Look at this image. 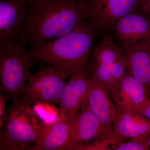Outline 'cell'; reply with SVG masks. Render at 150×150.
Wrapping results in <instances>:
<instances>
[{"mask_svg":"<svg viewBox=\"0 0 150 150\" xmlns=\"http://www.w3.org/2000/svg\"><path fill=\"white\" fill-rule=\"evenodd\" d=\"M84 15L96 30L113 28L118 20L138 11L139 0H79Z\"/></svg>","mask_w":150,"mask_h":150,"instance_id":"cell-6","label":"cell"},{"mask_svg":"<svg viewBox=\"0 0 150 150\" xmlns=\"http://www.w3.org/2000/svg\"><path fill=\"white\" fill-rule=\"evenodd\" d=\"M74 71L57 65L43 67L40 63V70L28 79L21 99L30 105L59 104L67 79Z\"/></svg>","mask_w":150,"mask_h":150,"instance_id":"cell-5","label":"cell"},{"mask_svg":"<svg viewBox=\"0 0 150 150\" xmlns=\"http://www.w3.org/2000/svg\"><path fill=\"white\" fill-rule=\"evenodd\" d=\"M146 137H136L131 141L125 143L122 142L116 145L114 150H148L149 148L146 142Z\"/></svg>","mask_w":150,"mask_h":150,"instance_id":"cell-19","label":"cell"},{"mask_svg":"<svg viewBox=\"0 0 150 150\" xmlns=\"http://www.w3.org/2000/svg\"><path fill=\"white\" fill-rule=\"evenodd\" d=\"M88 67L92 77L104 86L109 95L114 86L110 66L92 62Z\"/></svg>","mask_w":150,"mask_h":150,"instance_id":"cell-17","label":"cell"},{"mask_svg":"<svg viewBox=\"0 0 150 150\" xmlns=\"http://www.w3.org/2000/svg\"><path fill=\"white\" fill-rule=\"evenodd\" d=\"M22 1L26 2V3H28V4L29 3L31 2V1H32L33 0H22Z\"/></svg>","mask_w":150,"mask_h":150,"instance_id":"cell-24","label":"cell"},{"mask_svg":"<svg viewBox=\"0 0 150 150\" xmlns=\"http://www.w3.org/2000/svg\"><path fill=\"white\" fill-rule=\"evenodd\" d=\"M8 99L7 96L5 95H0V129L4 126L6 116V103Z\"/></svg>","mask_w":150,"mask_h":150,"instance_id":"cell-20","label":"cell"},{"mask_svg":"<svg viewBox=\"0 0 150 150\" xmlns=\"http://www.w3.org/2000/svg\"><path fill=\"white\" fill-rule=\"evenodd\" d=\"M149 16V18H150V16Z\"/></svg>","mask_w":150,"mask_h":150,"instance_id":"cell-25","label":"cell"},{"mask_svg":"<svg viewBox=\"0 0 150 150\" xmlns=\"http://www.w3.org/2000/svg\"><path fill=\"white\" fill-rule=\"evenodd\" d=\"M30 105L21 98L12 102L0 129V150H25L37 142L41 122Z\"/></svg>","mask_w":150,"mask_h":150,"instance_id":"cell-4","label":"cell"},{"mask_svg":"<svg viewBox=\"0 0 150 150\" xmlns=\"http://www.w3.org/2000/svg\"><path fill=\"white\" fill-rule=\"evenodd\" d=\"M127 69V64L125 56L118 59L110 65V74L114 86L123 79ZM113 86V87H114Z\"/></svg>","mask_w":150,"mask_h":150,"instance_id":"cell-18","label":"cell"},{"mask_svg":"<svg viewBox=\"0 0 150 150\" xmlns=\"http://www.w3.org/2000/svg\"><path fill=\"white\" fill-rule=\"evenodd\" d=\"M109 96L104 86L92 77L86 104L106 131L111 132L116 115V108Z\"/></svg>","mask_w":150,"mask_h":150,"instance_id":"cell-11","label":"cell"},{"mask_svg":"<svg viewBox=\"0 0 150 150\" xmlns=\"http://www.w3.org/2000/svg\"><path fill=\"white\" fill-rule=\"evenodd\" d=\"M22 0H1L0 1V44L18 40L26 21L28 7Z\"/></svg>","mask_w":150,"mask_h":150,"instance_id":"cell-9","label":"cell"},{"mask_svg":"<svg viewBox=\"0 0 150 150\" xmlns=\"http://www.w3.org/2000/svg\"><path fill=\"white\" fill-rule=\"evenodd\" d=\"M145 138H146V142L148 148H149V150H150V135H148Z\"/></svg>","mask_w":150,"mask_h":150,"instance_id":"cell-23","label":"cell"},{"mask_svg":"<svg viewBox=\"0 0 150 150\" xmlns=\"http://www.w3.org/2000/svg\"><path fill=\"white\" fill-rule=\"evenodd\" d=\"M26 45L21 40L0 44L1 91L11 102L19 99L34 64Z\"/></svg>","mask_w":150,"mask_h":150,"instance_id":"cell-3","label":"cell"},{"mask_svg":"<svg viewBox=\"0 0 150 150\" xmlns=\"http://www.w3.org/2000/svg\"><path fill=\"white\" fill-rule=\"evenodd\" d=\"M138 11L146 15L150 16V0H139Z\"/></svg>","mask_w":150,"mask_h":150,"instance_id":"cell-22","label":"cell"},{"mask_svg":"<svg viewBox=\"0 0 150 150\" xmlns=\"http://www.w3.org/2000/svg\"><path fill=\"white\" fill-rule=\"evenodd\" d=\"M112 134L119 144L127 139L150 135V120L134 112L116 109Z\"/></svg>","mask_w":150,"mask_h":150,"instance_id":"cell-15","label":"cell"},{"mask_svg":"<svg viewBox=\"0 0 150 150\" xmlns=\"http://www.w3.org/2000/svg\"><path fill=\"white\" fill-rule=\"evenodd\" d=\"M96 31L90 22L83 19L69 32L33 45L29 51L33 58L37 61L75 71L88 64Z\"/></svg>","mask_w":150,"mask_h":150,"instance_id":"cell-2","label":"cell"},{"mask_svg":"<svg viewBox=\"0 0 150 150\" xmlns=\"http://www.w3.org/2000/svg\"><path fill=\"white\" fill-rule=\"evenodd\" d=\"M111 132L106 131L85 103L71 120L67 150L99 139Z\"/></svg>","mask_w":150,"mask_h":150,"instance_id":"cell-8","label":"cell"},{"mask_svg":"<svg viewBox=\"0 0 150 150\" xmlns=\"http://www.w3.org/2000/svg\"><path fill=\"white\" fill-rule=\"evenodd\" d=\"M69 78L59 100L60 119H72L84 105L92 79L88 65L75 70Z\"/></svg>","mask_w":150,"mask_h":150,"instance_id":"cell-7","label":"cell"},{"mask_svg":"<svg viewBox=\"0 0 150 150\" xmlns=\"http://www.w3.org/2000/svg\"><path fill=\"white\" fill-rule=\"evenodd\" d=\"M131 74L147 89L150 94V39L122 46Z\"/></svg>","mask_w":150,"mask_h":150,"instance_id":"cell-13","label":"cell"},{"mask_svg":"<svg viewBox=\"0 0 150 150\" xmlns=\"http://www.w3.org/2000/svg\"><path fill=\"white\" fill-rule=\"evenodd\" d=\"M123 56L122 50L115 45L111 38L105 36L94 48L92 62L110 66Z\"/></svg>","mask_w":150,"mask_h":150,"instance_id":"cell-16","label":"cell"},{"mask_svg":"<svg viewBox=\"0 0 150 150\" xmlns=\"http://www.w3.org/2000/svg\"><path fill=\"white\" fill-rule=\"evenodd\" d=\"M122 46L150 39V18L139 11L125 16L113 26Z\"/></svg>","mask_w":150,"mask_h":150,"instance_id":"cell-12","label":"cell"},{"mask_svg":"<svg viewBox=\"0 0 150 150\" xmlns=\"http://www.w3.org/2000/svg\"><path fill=\"white\" fill-rule=\"evenodd\" d=\"M134 112L150 120V98H149L146 101Z\"/></svg>","mask_w":150,"mask_h":150,"instance_id":"cell-21","label":"cell"},{"mask_svg":"<svg viewBox=\"0 0 150 150\" xmlns=\"http://www.w3.org/2000/svg\"><path fill=\"white\" fill-rule=\"evenodd\" d=\"M18 40L32 46L69 32L85 18L79 0H33Z\"/></svg>","mask_w":150,"mask_h":150,"instance_id":"cell-1","label":"cell"},{"mask_svg":"<svg viewBox=\"0 0 150 150\" xmlns=\"http://www.w3.org/2000/svg\"><path fill=\"white\" fill-rule=\"evenodd\" d=\"M149 95L144 85L128 70L109 96L115 102L116 109L134 112L146 101Z\"/></svg>","mask_w":150,"mask_h":150,"instance_id":"cell-10","label":"cell"},{"mask_svg":"<svg viewBox=\"0 0 150 150\" xmlns=\"http://www.w3.org/2000/svg\"><path fill=\"white\" fill-rule=\"evenodd\" d=\"M71 120L58 118L50 123L41 122L37 142L25 150H67Z\"/></svg>","mask_w":150,"mask_h":150,"instance_id":"cell-14","label":"cell"}]
</instances>
